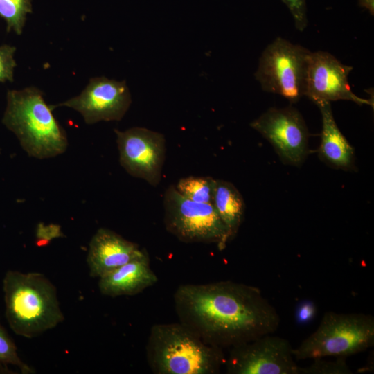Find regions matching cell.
<instances>
[{"instance_id": "6da1fadb", "label": "cell", "mask_w": 374, "mask_h": 374, "mask_svg": "<svg viewBox=\"0 0 374 374\" xmlns=\"http://www.w3.org/2000/svg\"><path fill=\"white\" fill-rule=\"evenodd\" d=\"M174 301L181 323L222 349L273 334L280 321L259 288L231 280L181 285Z\"/></svg>"}, {"instance_id": "7a4b0ae2", "label": "cell", "mask_w": 374, "mask_h": 374, "mask_svg": "<svg viewBox=\"0 0 374 374\" xmlns=\"http://www.w3.org/2000/svg\"><path fill=\"white\" fill-rule=\"evenodd\" d=\"M146 350L149 366L158 374H215L226 358L222 348L181 322L154 325Z\"/></svg>"}, {"instance_id": "3957f363", "label": "cell", "mask_w": 374, "mask_h": 374, "mask_svg": "<svg viewBox=\"0 0 374 374\" xmlns=\"http://www.w3.org/2000/svg\"><path fill=\"white\" fill-rule=\"evenodd\" d=\"M6 317L26 338L37 337L64 319L55 285L44 274L8 271L3 280Z\"/></svg>"}, {"instance_id": "277c9868", "label": "cell", "mask_w": 374, "mask_h": 374, "mask_svg": "<svg viewBox=\"0 0 374 374\" xmlns=\"http://www.w3.org/2000/svg\"><path fill=\"white\" fill-rule=\"evenodd\" d=\"M6 100L2 122L17 136L29 156L44 159L66 151V132L41 90L35 87L8 90Z\"/></svg>"}, {"instance_id": "5b68a950", "label": "cell", "mask_w": 374, "mask_h": 374, "mask_svg": "<svg viewBox=\"0 0 374 374\" xmlns=\"http://www.w3.org/2000/svg\"><path fill=\"white\" fill-rule=\"evenodd\" d=\"M374 345V317L363 313L326 312L317 329L293 348L296 360L346 357Z\"/></svg>"}, {"instance_id": "8992f818", "label": "cell", "mask_w": 374, "mask_h": 374, "mask_svg": "<svg viewBox=\"0 0 374 374\" xmlns=\"http://www.w3.org/2000/svg\"><path fill=\"white\" fill-rule=\"evenodd\" d=\"M166 230L185 242L215 243L223 250L231 241L227 228L211 203L191 201L170 186L163 197Z\"/></svg>"}, {"instance_id": "52a82bcc", "label": "cell", "mask_w": 374, "mask_h": 374, "mask_svg": "<svg viewBox=\"0 0 374 374\" xmlns=\"http://www.w3.org/2000/svg\"><path fill=\"white\" fill-rule=\"evenodd\" d=\"M310 53L301 46L276 38L262 52L255 78L264 91L296 103L305 96Z\"/></svg>"}, {"instance_id": "ba28073f", "label": "cell", "mask_w": 374, "mask_h": 374, "mask_svg": "<svg viewBox=\"0 0 374 374\" xmlns=\"http://www.w3.org/2000/svg\"><path fill=\"white\" fill-rule=\"evenodd\" d=\"M224 366L229 374H299V368L290 341L272 334L231 348Z\"/></svg>"}, {"instance_id": "9c48e42d", "label": "cell", "mask_w": 374, "mask_h": 374, "mask_svg": "<svg viewBox=\"0 0 374 374\" xmlns=\"http://www.w3.org/2000/svg\"><path fill=\"white\" fill-rule=\"evenodd\" d=\"M250 126L272 145L284 163L299 166L305 160L309 132L303 116L294 107L269 108Z\"/></svg>"}, {"instance_id": "30bf717a", "label": "cell", "mask_w": 374, "mask_h": 374, "mask_svg": "<svg viewBox=\"0 0 374 374\" xmlns=\"http://www.w3.org/2000/svg\"><path fill=\"white\" fill-rule=\"evenodd\" d=\"M121 166L130 175L157 186L166 157L164 136L145 127L114 130Z\"/></svg>"}, {"instance_id": "8fae6325", "label": "cell", "mask_w": 374, "mask_h": 374, "mask_svg": "<svg viewBox=\"0 0 374 374\" xmlns=\"http://www.w3.org/2000/svg\"><path fill=\"white\" fill-rule=\"evenodd\" d=\"M132 103L126 82L95 77L82 92L64 102L51 105L53 109L67 107L78 112L87 124L100 121H120Z\"/></svg>"}, {"instance_id": "7c38bea8", "label": "cell", "mask_w": 374, "mask_h": 374, "mask_svg": "<svg viewBox=\"0 0 374 374\" xmlns=\"http://www.w3.org/2000/svg\"><path fill=\"white\" fill-rule=\"evenodd\" d=\"M352 69L353 67L342 64L328 52H311L305 96L316 105L346 100L373 106V101L359 98L352 91L348 81Z\"/></svg>"}, {"instance_id": "4fadbf2b", "label": "cell", "mask_w": 374, "mask_h": 374, "mask_svg": "<svg viewBox=\"0 0 374 374\" xmlns=\"http://www.w3.org/2000/svg\"><path fill=\"white\" fill-rule=\"evenodd\" d=\"M143 249L116 232L99 229L92 237L87 262L91 277L100 278L140 255Z\"/></svg>"}, {"instance_id": "5bb4252c", "label": "cell", "mask_w": 374, "mask_h": 374, "mask_svg": "<svg viewBox=\"0 0 374 374\" xmlns=\"http://www.w3.org/2000/svg\"><path fill=\"white\" fill-rule=\"evenodd\" d=\"M157 276L150 265L145 249L127 263L99 278L100 292L112 297L137 294L152 286Z\"/></svg>"}, {"instance_id": "9a60e30c", "label": "cell", "mask_w": 374, "mask_h": 374, "mask_svg": "<svg viewBox=\"0 0 374 374\" xmlns=\"http://www.w3.org/2000/svg\"><path fill=\"white\" fill-rule=\"evenodd\" d=\"M322 118V131L318 155L326 165L335 169H355V152L337 125L330 102L317 104Z\"/></svg>"}, {"instance_id": "2e32d148", "label": "cell", "mask_w": 374, "mask_h": 374, "mask_svg": "<svg viewBox=\"0 0 374 374\" xmlns=\"http://www.w3.org/2000/svg\"><path fill=\"white\" fill-rule=\"evenodd\" d=\"M212 204L233 240L244 220L245 204L242 195L231 182L216 179Z\"/></svg>"}, {"instance_id": "e0dca14e", "label": "cell", "mask_w": 374, "mask_h": 374, "mask_svg": "<svg viewBox=\"0 0 374 374\" xmlns=\"http://www.w3.org/2000/svg\"><path fill=\"white\" fill-rule=\"evenodd\" d=\"M215 181L216 179L211 177L190 176L180 179L175 188L191 201L212 204Z\"/></svg>"}, {"instance_id": "ac0fdd59", "label": "cell", "mask_w": 374, "mask_h": 374, "mask_svg": "<svg viewBox=\"0 0 374 374\" xmlns=\"http://www.w3.org/2000/svg\"><path fill=\"white\" fill-rule=\"evenodd\" d=\"M32 11L31 0H0V17L6 21L8 33L21 35L27 15Z\"/></svg>"}, {"instance_id": "d6986e66", "label": "cell", "mask_w": 374, "mask_h": 374, "mask_svg": "<svg viewBox=\"0 0 374 374\" xmlns=\"http://www.w3.org/2000/svg\"><path fill=\"white\" fill-rule=\"evenodd\" d=\"M17 366L24 374L34 373V370L18 356L17 348L11 337L0 323V366Z\"/></svg>"}, {"instance_id": "ffe728a7", "label": "cell", "mask_w": 374, "mask_h": 374, "mask_svg": "<svg viewBox=\"0 0 374 374\" xmlns=\"http://www.w3.org/2000/svg\"><path fill=\"white\" fill-rule=\"evenodd\" d=\"M328 360L325 357L312 359L313 362L306 367L299 368V374H351L353 372L346 363V357H335Z\"/></svg>"}, {"instance_id": "44dd1931", "label": "cell", "mask_w": 374, "mask_h": 374, "mask_svg": "<svg viewBox=\"0 0 374 374\" xmlns=\"http://www.w3.org/2000/svg\"><path fill=\"white\" fill-rule=\"evenodd\" d=\"M16 47L8 44L0 46V83L14 81V71L17 66L14 55Z\"/></svg>"}, {"instance_id": "7402d4cb", "label": "cell", "mask_w": 374, "mask_h": 374, "mask_svg": "<svg viewBox=\"0 0 374 374\" xmlns=\"http://www.w3.org/2000/svg\"><path fill=\"white\" fill-rule=\"evenodd\" d=\"M282 1L290 10L297 30L303 31L308 24L305 0H282Z\"/></svg>"}, {"instance_id": "603a6c76", "label": "cell", "mask_w": 374, "mask_h": 374, "mask_svg": "<svg viewBox=\"0 0 374 374\" xmlns=\"http://www.w3.org/2000/svg\"><path fill=\"white\" fill-rule=\"evenodd\" d=\"M317 307L310 301H304L298 305L295 311V319L299 324H306L316 316Z\"/></svg>"}, {"instance_id": "cb8c5ba5", "label": "cell", "mask_w": 374, "mask_h": 374, "mask_svg": "<svg viewBox=\"0 0 374 374\" xmlns=\"http://www.w3.org/2000/svg\"><path fill=\"white\" fill-rule=\"evenodd\" d=\"M359 6L367 9L370 14H374V0H358Z\"/></svg>"}, {"instance_id": "d4e9b609", "label": "cell", "mask_w": 374, "mask_h": 374, "mask_svg": "<svg viewBox=\"0 0 374 374\" xmlns=\"http://www.w3.org/2000/svg\"><path fill=\"white\" fill-rule=\"evenodd\" d=\"M4 371H9L7 367H3L0 366V373H4Z\"/></svg>"}]
</instances>
